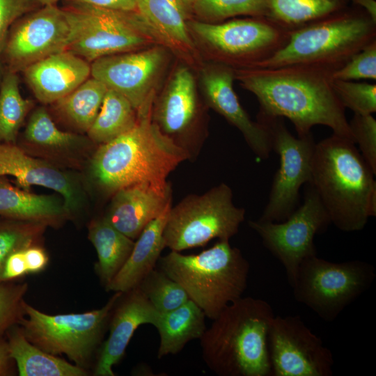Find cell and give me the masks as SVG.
<instances>
[{
  "instance_id": "1",
  "label": "cell",
  "mask_w": 376,
  "mask_h": 376,
  "mask_svg": "<svg viewBox=\"0 0 376 376\" xmlns=\"http://www.w3.org/2000/svg\"><path fill=\"white\" fill-rule=\"evenodd\" d=\"M337 70L315 64H291L234 71L241 86L257 98L259 115L288 118L297 136L311 133L315 125H324L354 143L345 108L334 88L333 75Z\"/></svg>"
},
{
  "instance_id": "2",
  "label": "cell",
  "mask_w": 376,
  "mask_h": 376,
  "mask_svg": "<svg viewBox=\"0 0 376 376\" xmlns=\"http://www.w3.org/2000/svg\"><path fill=\"white\" fill-rule=\"evenodd\" d=\"M137 115L132 129L101 144L95 151L91 162L93 179L109 193L136 185L169 193L168 175L189 154L152 120V106Z\"/></svg>"
},
{
  "instance_id": "3",
  "label": "cell",
  "mask_w": 376,
  "mask_h": 376,
  "mask_svg": "<svg viewBox=\"0 0 376 376\" xmlns=\"http://www.w3.org/2000/svg\"><path fill=\"white\" fill-rule=\"evenodd\" d=\"M375 175L352 141L333 134L315 143L310 183L339 230H361L376 216Z\"/></svg>"
},
{
  "instance_id": "4",
  "label": "cell",
  "mask_w": 376,
  "mask_h": 376,
  "mask_svg": "<svg viewBox=\"0 0 376 376\" xmlns=\"http://www.w3.org/2000/svg\"><path fill=\"white\" fill-rule=\"evenodd\" d=\"M274 316L261 299L241 297L229 304L200 339L208 368L219 376L272 375L268 330Z\"/></svg>"
},
{
  "instance_id": "5",
  "label": "cell",
  "mask_w": 376,
  "mask_h": 376,
  "mask_svg": "<svg viewBox=\"0 0 376 376\" xmlns=\"http://www.w3.org/2000/svg\"><path fill=\"white\" fill-rule=\"evenodd\" d=\"M376 40V22L353 4L290 31L285 45L250 68L315 64L341 68Z\"/></svg>"
},
{
  "instance_id": "6",
  "label": "cell",
  "mask_w": 376,
  "mask_h": 376,
  "mask_svg": "<svg viewBox=\"0 0 376 376\" xmlns=\"http://www.w3.org/2000/svg\"><path fill=\"white\" fill-rule=\"evenodd\" d=\"M158 265L211 320L242 297L246 288L249 262L229 240H219L198 254L171 251L160 256Z\"/></svg>"
},
{
  "instance_id": "7",
  "label": "cell",
  "mask_w": 376,
  "mask_h": 376,
  "mask_svg": "<svg viewBox=\"0 0 376 376\" xmlns=\"http://www.w3.org/2000/svg\"><path fill=\"white\" fill-rule=\"evenodd\" d=\"M63 8L70 30L67 50L88 62L106 56L163 45L137 11L89 6Z\"/></svg>"
},
{
  "instance_id": "8",
  "label": "cell",
  "mask_w": 376,
  "mask_h": 376,
  "mask_svg": "<svg viewBox=\"0 0 376 376\" xmlns=\"http://www.w3.org/2000/svg\"><path fill=\"white\" fill-rule=\"evenodd\" d=\"M121 292H114L105 305L84 313L49 315L26 301L25 314L19 325L34 345L54 354H65L84 369L100 350L110 316Z\"/></svg>"
},
{
  "instance_id": "9",
  "label": "cell",
  "mask_w": 376,
  "mask_h": 376,
  "mask_svg": "<svg viewBox=\"0 0 376 376\" xmlns=\"http://www.w3.org/2000/svg\"><path fill=\"white\" fill-rule=\"evenodd\" d=\"M196 42L212 62L236 68H250L268 58L288 42L290 31L265 17H246L220 23L187 22Z\"/></svg>"
},
{
  "instance_id": "10",
  "label": "cell",
  "mask_w": 376,
  "mask_h": 376,
  "mask_svg": "<svg viewBox=\"0 0 376 376\" xmlns=\"http://www.w3.org/2000/svg\"><path fill=\"white\" fill-rule=\"evenodd\" d=\"M244 217V209L234 205L232 190L225 183L203 194L188 196L169 210L163 233L165 248L180 252L215 238L229 240Z\"/></svg>"
},
{
  "instance_id": "11",
  "label": "cell",
  "mask_w": 376,
  "mask_h": 376,
  "mask_svg": "<svg viewBox=\"0 0 376 376\" xmlns=\"http://www.w3.org/2000/svg\"><path fill=\"white\" fill-rule=\"evenodd\" d=\"M375 278V269L367 262L334 263L315 255L301 262L291 287L298 302L331 322L370 287Z\"/></svg>"
},
{
  "instance_id": "12",
  "label": "cell",
  "mask_w": 376,
  "mask_h": 376,
  "mask_svg": "<svg viewBox=\"0 0 376 376\" xmlns=\"http://www.w3.org/2000/svg\"><path fill=\"white\" fill-rule=\"evenodd\" d=\"M303 203L282 221H249V226L261 237L267 249L285 269L292 286L301 262L317 255L315 235L331 224L329 215L313 185H305Z\"/></svg>"
},
{
  "instance_id": "13",
  "label": "cell",
  "mask_w": 376,
  "mask_h": 376,
  "mask_svg": "<svg viewBox=\"0 0 376 376\" xmlns=\"http://www.w3.org/2000/svg\"><path fill=\"white\" fill-rule=\"evenodd\" d=\"M270 134L272 150L279 156V167L272 181L262 221H282L297 207L300 188L311 182L315 143L312 133L292 134L282 118L258 115Z\"/></svg>"
},
{
  "instance_id": "14",
  "label": "cell",
  "mask_w": 376,
  "mask_h": 376,
  "mask_svg": "<svg viewBox=\"0 0 376 376\" xmlns=\"http://www.w3.org/2000/svg\"><path fill=\"white\" fill-rule=\"evenodd\" d=\"M169 49L155 45L99 58L91 75L125 97L136 112L154 101L155 93L169 61Z\"/></svg>"
},
{
  "instance_id": "15",
  "label": "cell",
  "mask_w": 376,
  "mask_h": 376,
  "mask_svg": "<svg viewBox=\"0 0 376 376\" xmlns=\"http://www.w3.org/2000/svg\"><path fill=\"white\" fill-rule=\"evenodd\" d=\"M273 376H331L330 350L297 315L274 316L268 330Z\"/></svg>"
},
{
  "instance_id": "16",
  "label": "cell",
  "mask_w": 376,
  "mask_h": 376,
  "mask_svg": "<svg viewBox=\"0 0 376 376\" xmlns=\"http://www.w3.org/2000/svg\"><path fill=\"white\" fill-rule=\"evenodd\" d=\"M70 24L65 9L42 6L18 18L8 33L2 54L6 70L17 72L53 54L67 50Z\"/></svg>"
},
{
  "instance_id": "17",
  "label": "cell",
  "mask_w": 376,
  "mask_h": 376,
  "mask_svg": "<svg viewBox=\"0 0 376 376\" xmlns=\"http://www.w3.org/2000/svg\"><path fill=\"white\" fill-rule=\"evenodd\" d=\"M235 79L234 68L221 63L212 62L201 72L209 106L240 130L258 157L267 159L272 151L269 132L263 123L253 121L241 105L233 89Z\"/></svg>"
},
{
  "instance_id": "18",
  "label": "cell",
  "mask_w": 376,
  "mask_h": 376,
  "mask_svg": "<svg viewBox=\"0 0 376 376\" xmlns=\"http://www.w3.org/2000/svg\"><path fill=\"white\" fill-rule=\"evenodd\" d=\"M160 315L139 287L122 292L112 310L109 336L99 350L93 375L115 376L113 366L123 358L135 331L145 324L155 327Z\"/></svg>"
},
{
  "instance_id": "19",
  "label": "cell",
  "mask_w": 376,
  "mask_h": 376,
  "mask_svg": "<svg viewBox=\"0 0 376 376\" xmlns=\"http://www.w3.org/2000/svg\"><path fill=\"white\" fill-rule=\"evenodd\" d=\"M12 175L25 190L38 185L58 193L67 214L81 204L79 188L67 173L50 163L28 155L12 143L0 144V176Z\"/></svg>"
},
{
  "instance_id": "20",
  "label": "cell",
  "mask_w": 376,
  "mask_h": 376,
  "mask_svg": "<svg viewBox=\"0 0 376 376\" xmlns=\"http://www.w3.org/2000/svg\"><path fill=\"white\" fill-rule=\"evenodd\" d=\"M23 72L35 97L43 104H50L64 97L89 78L91 64L65 50L30 65Z\"/></svg>"
},
{
  "instance_id": "21",
  "label": "cell",
  "mask_w": 376,
  "mask_h": 376,
  "mask_svg": "<svg viewBox=\"0 0 376 376\" xmlns=\"http://www.w3.org/2000/svg\"><path fill=\"white\" fill-rule=\"evenodd\" d=\"M113 194L104 217L132 240L136 239L143 228L171 204V191L162 193L146 185L130 186Z\"/></svg>"
},
{
  "instance_id": "22",
  "label": "cell",
  "mask_w": 376,
  "mask_h": 376,
  "mask_svg": "<svg viewBox=\"0 0 376 376\" xmlns=\"http://www.w3.org/2000/svg\"><path fill=\"white\" fill-rule=\"evenodd\" d=\"M192 0H137V12L162 43L187 61H193L196 45L187 22L192 19Z\"/></svg>"
},
{
  "instance_id": "23",
  "label": "cell",
  "mask_w": 376,
  "mask_h": 376,
  "mask_svg": "<svg viewBox=\"0 0 376 376\" xmlns=\"http://www.w3.org/2000/svg\"><path fill=\"white\" fill-rule=\"evenodd\" d=\"M196 114L197 95L194 75L188 67L179 66L152 109V120L164 134L172 138L188 130Z\"/></svg>"
},
{
  "instance_id": "24",
  "label": "cell",
  "mask_w": 376,
  "mask_h": 376,
  "mask_svg": "<svg viewBox=\"0 0 376 376\" xmlns=\"http://www.w3.org/2000/svg\"><path fill=\"white\" fill-rule=\"evenodd\" d=\"M171 207V204L143 228L125 263L105 288L107 291L125 292L136 288L155 269L165 248L163 233Z\"/></svg>"
},
{
  "instance_id": "25",
  "label": "cell",
  "mask_w": 376,
  "mask_h": 376,
  "mask_svg": "<svg viewBox=\"0 0 376 376\" xmlns=\"http://www.w3.org/2000/svg\"><path fill=\"white\" fill-rule=\"evenodd\" d=\"M8 350L20 376H86V369L49 354L28 340L19 324L6 334Z\"/></svg>"
},
{
  "instance_id": "26",
  "label": "cell",
  "mask_w": 376,
  "mask_h": 376,
  "mask_svg": "<svg viewBox=\"0 0 376 376\" xmlns=\"http://www.w3.org/2000/svg\"><path fill=\"white\" fill-rule=\"evenodd\" d=\"M0 214L47 226L58 224L67 212L56 196L34 194L0 180Z\"/></svg>"
},
{
  "instance_id": "27",
  "label": "cell",
  "mask_w": 376,
  "mask_h": 376,
  "mask_svg": "<svg viewBox=\"0 0 376 376\" xmlns=\"http://www.w3.org/2000/svg\"><path fill=\"white\" fill-rule=\"evenodd\" d=\"M205 318L201 308L191 299L171 311L161 313L155 326L159 336L157 358L176 354L189 341L200 340L206 330Z\"/></svg>"
},
{
  "instance_id": "28",
  "label": "cell",
  "mask_w": 376,
  "mask_h": 376,
  "mask_svg": "<svg viewBox=\"0 0 376 376\" xmlns=\"http://www.w3.org/2000/svg\"><path fill=\"white\" fill-rule=\"evenodd\" d=\"M88 239L97 252L95 272L105 288L125 263L134 241L114 228L104 217L90 224Z\"/></svg>"
},
{
  "instance_id": "29",
  "label": "cell",
  "mask_w": 376,
  "mask_h": 376,
  "mask_svg": "<svg viewBox=\"0 0 376 376\" xmlns=\"http://www.w3.org/2000/svg\"><path fill=\"white\" fill-rule=\"evenodd\" d=\"M137 121V112L130 101L108 88L99 113L87 133L93 141L101 145L128 132Z\"/></svg>"
},
{
  "instance_id": "30",
  "label": "cell",
  "mask_w": 376,
  "mask_h": 376,
  "mask_svg": "<svg viewBox=\"0 0 376 376\" xmlns=\"http://www.w3.org/2000/svg\"><path fill=\"white\" fill-rule=\"evenodd\" d=\"M267 18L290 31L338 11L349 0H265Z\"/></svg>"
},
{
  "instance_id": "31",
  "label": "cell",
  "mask_w": 376,
  "mask_h": 376,
  "mask_svg": "<svg viewBox=\"0 0 376 376\" xmlns=\"http://www.w3.org/2000/svg\"><path fill=\"white\" fill-rule=\"evenodd\" d=\"M107 90L102 82L91 77L55 103L71 124L87 132L99 113Z\"/></svg>"
},
{
  "instance_id": "32",
  "label": "cell",
  "mask_w": 376,
  "mask_h": 376,
  "mask_svg": "<svg viewBox=\"0 0 376 376\" xmlns=\"http://www.w3.org/2000/svg\"><path fill=\"white\" fill-rule=\"evenodd\" d=\"M32 102L24 99L16 72L6 70L0 82V141L13 142Z\"/></svg>"
},
{
  "instance_id": "33",
  "label": "cell",
  "mask_w": 376,
  "mask_h": 376,
  "mask_svg": "<svg viewBox=\"0 0 376 376\" xmlns=\"http://www.w3.org/2000/svg\"><path fill=\"white\" fill-rule=\"evenodd\" d=\"M192 19L220 23L237 16L266 17L265 0H192Z\"/></svg>"
},
{
  "instance_id": "34",
  "label": "cell",
  "mask_w": 376,
  "mask_h": 376,
  "mask_svg": "<svg viewBox=\"0 0 376 376\" xmlns=\"http://www.w3.org/2000/svg\"><path fill=\"white\" fill-rule=\"evenodd\" d=\"M25 138L36 146L54 150L75 148L84 143L79 136L59 130L43 107L32 113L25 130Z\"/></svg>"
},
{
  "instance_id": "35",
  "label": "cell",
  "mask_w": 376,
  "mask_h": 376,
  "mask_svg": "<svg viewBox=\"0 0 376 376\" xmlns=\"http://www.w3.org/2000/svg\"><path fill=\"white\" fill-rule=\"evenodd\" d=\"M137 287L161 313L171 311L189 299L183 288L160 269L152 270Z\"/></svg>"
},
{
  "instance_id": "36",
  "label": "cell",
  "mask_w": 376,
  "mask_h": 376,
  "mask_svg": "<svg viewBox=\"0 0 376 376\" xmlns=\"http://www.w3.org/2000/svg\"><path fill=\"white\" fill-rule=\"evenodd\" d=\"M46 225L24 221L0 226V283L3 266L14 251L37 244Z\"/></svg>"
},
{
  "instance_id": "37",
  "label": "cell",
  "mask_w": 376,
  "mask_h": 376,
  "mask_svg": "<svg viewBox=\"0 0 376 376\" xmlns=\"http://www.w3.org/2000/svg\"><path fill=\"white\" fill-rule=\"evenodd\" d=\"M28 283L4 281L0 283V338L24 318V296Z\"/></svg>"
},
{
  "instance_id": "38",
  "label": "cell",
  "mask_w": 376,
  "mask_h": 376,
  "mask_svg": "<svg viewBox=\"0 0 376 376\" xmlns=\"http://www.w3.org/2000/svg\"><path fill=\"white\" fill-rule=\"evenodd\" d=\"M334 91L345 108L354 113L373 114L376 111V84L335 80Z\"/></svg>"
},
{
  "instance_id": "39",
  "label": "cell",
  "mask_w": 376,
  "mask_h": 376,
  "mask_svg": "<svg viewBox=\"0 0 376 376\" xmlns=\"http://www.w3.org/2000/svg\"><path fill=\"white\" fill-rule=\"evenodd\" d=\"M335 80H376V40L354 54L333 75Z\"/></svg>"
},
{
  "instance_id": "40",
  "label": "cell",
  "mask_w": 376,
  "mask_h": 376,
  "mask_svg": "<svg viewBox=\"0 0 376 376\" xmlns=\"http://www.w3.org/2000/svg\"><path fill=\"white\" fill-rule=\"evenodd\" d=\"M349 125L354 143L361 155L376 174V120L373 114L354 113Z\"/></svg>"
},
{
  "instance_id": "41",
  "label": "cell",
  "mask_w": 376,
  "mask_h": 376,
  "mask_svg": "<svg viewBox=\"0 0 376 376\" xmlns=\"http://www.w3.org/2000/svg\"><path fill=\"white\" fill-rule=\"evenodd\" d=\"M41 6L37 0H0V82L4 72L2 54L10 28L18 18Z\"/></svg>"
},
{
  "instance_id": "42",
  "label": "cell",
  "mask_w": 376,
  "mask_h": 376,
  "mask_svg": "<svg viewBox=\"0 0 376 376\" xmlns=\"http://www.w3.org/2000/svg\"><path fill=\"white\" fill-rule=\"evenodd\" d=\"M24 249L17 250L8 257L2 272V282L15 281L28 274Z\"/></svg>"
},
{
  "instance_id": "43",
  "label": "cell",
  "mask_w": 376,
  "mask_h": 376,
  "mask_svg": "<svg viewBox=\"0 0 376 376\" xmlns=\"http://www.w3.org/2000/svg\"><path fill=\"white\" fill-rule=\"evenodd\" d=\"M65 6H89L97 8L137 11V0H63Z\"/></svg>"
},
{
  "instance_id": "44",
  "label": "cell",
  "mask_w": 376,
  "mask_h": 376,
  "mask_svg": "<svg viewBox=\"0 0 376 376\" xmlns=\"http://www.w3.org/2000/svg\"><path fill=\"white\" fill-rule=\"evenodd\" d=\"M24 252L28 274H38L46 268L49 256L42 247L34 244L26 247Z\"/></svg>"
},
{
  "instance_id": "45",
  "label": "cell",
  "mask_w": 376,
  "mask_h": 376,
  "mask_svg": "<svg viewBox=\"0 0 376 376\" xmlns=\"http://www.w3.org/2000/svg\"><path fill=\"white\" fill-rule=\"evenodd\" d=\"M14 365L15 363L10 355L5 336L0 338V376L14 375Z\"/></svg>"
},
{
  "instance_id": "46",
  "label": "cell",
  "mask_w": 376,
  "mask_h": 376,
  "mask_svg": "<svg viewBox=\"0 0 376 376\" xmlns=\"http://www.w3.org/2000/svg\"><path fill=\"white\" fill-rule=\"evenodd\" d=\"M350 3L363 9L376 22V1L375 0H349Z\"/></svg>"
},
{
  "instance_id": "47",
  "label": "cell",
  "mask_w": 376,
  "mask_h": 376,
  "mask_svg": "<svg viewBox=\"0 0 376 376\" xmlns=\"http://www.w3.org/2000/svg\"><path fill=\"white\" fill-rule=\"evenodd\" d=\"M41 6L57 5L59 0H37Z\"/></svg>"
}]
</instances>
